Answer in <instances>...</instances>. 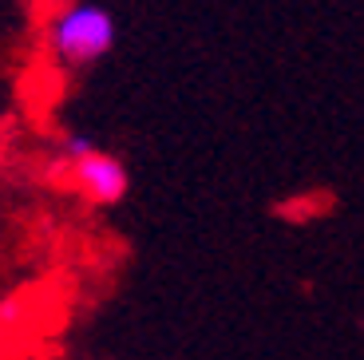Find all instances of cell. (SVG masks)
Returning a JSON list of instances; mask_svg holds the SVG:
<instances>
[{"label":"cell","instance_id":"obj_4","mask_svg":"<svg viewBox=\"0 0 364 360\" xmlns=\"http://www.w3.org/2000/svg\"><path fill=\"white\" fill-rule=\"evenodd\" d=\"M36 4H44V9L52 12V9H64V4H72V0H36Z\"/></svg>","mask_w":364,"mask_h":360},{"label":"cell","instance_id":"obj_3","mask_svg":"<svg viewBox=\"0 0 364 360\" xmlns=\"http://www.w3.org/2000/svg\"><path fill=\"white\" fill-rule=\"evenodd\" d=\"M91 151H95V139L83 135V131H64V135L55 139V159H60V166H68V162L83 159Z\"/></svg>","mask_w":364,"mask_h":360},{"label":"cell","instance_id":"obj_2","mask_svg":"<svg viewBox=\"0 0 364 360\" xmlns=\"http://www.w3.org/2000/svg\"><path fill=\"white\" fill-rule=\"evenodd\" d=\"M64 171H68L64 179L72 182L75 194H80L83 202H91V206H100V210L119 206L131 190V174H127V166H123V159L100 151V147L91 154H83V159L68 162Z\"/></svg>","mask_w":364,"mask_h":360},{"label":"cell","instance_id":"obj_1","mask_svg":"<svg viewBox=\"0 0 364 360\" xmlns=\"http://www.w3.org/2000/svg\"><path fill=\"white\" fill-rule=\"evenodd\" d=\"M115 40L119 24L100 0H72L64 9H52L44 20V52L68 72H83L100 63L115 48Z\"/></svg>","mask_w":364,"mask_h":360}]
</instances>
